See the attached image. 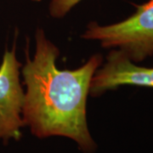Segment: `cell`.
<instances>
[{"label":"cell","mask_w":153,"mask_h":153,"mask_svg":"<svg viewBox=\"0 0 153 153\" xmlns=\"http://www.w3.org/2000/svg\"><path fill=\"white\" fill-rule=\"evenodd\" d=\"M36 41L34 58L27 57L22 70L27 85L22 109L24 123L39 138L68 137L83 152H92L95 144L88 129L86 101L101 57L94 55L74 71H61L55 66L59 51L42 30H38Z\"/></svg>","instance_id":"cell-1"},{"label":"cell","mask_w":153,"mask_h":153,"mask_svg":"<svg viewBox=\"0 0 153 153\" xmlns=\"http://www.w3.org/2000/svg\"><path fill=\"white\" fill-rule=\"evenodd\" d=\"M88 39H98L103 47H118L130 60L140 61L153 55V0L139 6L123 22L100 27L91 23L85 34Z\"/></svg>","instance_id":"cell-2"},{"label":"cell","mask_w":153,"mask_h":153,"mask_svg":"<svg viewBox=\"0 0 153 153\" xmlns=\"http://www.w3.org/2000/svg\"><path fill=\"white\" fill-rule=\"evenodd\" d=\"M21 63L17 60L15 47L5 50L0 66V140L22 137L21 128L25 125L22 117L25 100L19 74Z\"/></svg>","instance_id":"cell-3"},{"label":"cell","mask_w":153,"mask_h":153,"mask_svg":"<svg viewBox=\"0 0 153 153\" xmlns=\"http://www.w3.org/2000/svg\"><path fill=\"white\" fill-rule=\"evenodd\" d=\"M121 85L153 87V68L134 65L122 50L111 51L104 67L93 76L89 93L96 96Z\"/></svg>","instance_id":"cell-4"},{"label":"cell","mask_w":153,"mask_h":153,"mask_svg":"<svg viewBox=\"0 0 153 153\" xmlns=\"http://www.w3.org/2000/svg\"><path fill=\"white\" fill-rule=\"evenodd\" d=\"M81 0H51L49 10L54 17H62Z\"/></svg>","instance_id":"cell-5"}]
</instances>
